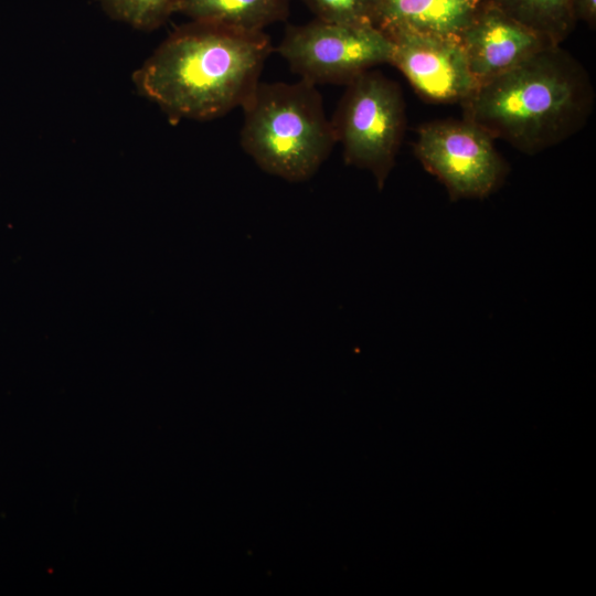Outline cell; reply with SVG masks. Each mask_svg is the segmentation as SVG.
<instances>
[{"mask_svg": "<svg viewBox=\"0 0 596 596\" xmlns=\"http://www.w3.org/2000/svg\"><path fill=\"white\" fill-rule=\"evenodd\" d=\"M573 15L577 21H584L589 26L596 23V0H571Z\"/></svg>", "mask_w": 596, "mask_h": 596, "instance_id": "5bb4252c", "label": "cell"}, {"mask_svg": "<svg viewBox=\"0 0 596 596\" xmlns=\"http://www.w3.org/2000/svg\"><path fill=\"white\" fill-rule=\"evenodd\" d=\"M115 20L136 29L150 31L175 12L179 0H97Z\"/></svg>", "mask_w": 596, "mask_h": 596, "instance_id": "7c38bea8", "label": "cell"}, {"mask_svg": "<svg viewBox=\"0 0 596 596\" xmlns=\"http://www.w3.org/2000/svg\"><path fill=\"white\" fill-rule=\"evenodd\" d=\"M392 40L390 64L423 98L432 103H462L477 89L465 51L456 35L384 31Z\"/></svg>", "mask_w": 596, "mask_h": 596, "instance_id": "52a82bcc", "label": "cell"}, {"mask_svg": "<svg viewBox=\"0 0 596 596\" xmlns=\"http://www.w3.org/2000/svg\"><path fill=\"white\" fill-rule=\"evenodd\" d=\"M552 44L561 43L576 24L571 0H485Z\"/></svg>", "mask_w": 596, "mask_h": 596, "instance_id": "8fae6325", "label": "cell"}, {"mask_svg": "<svg viewBox=\"0 0 596 596\" xmlns=\"http://www.w3.org/2000/svg\"><path fill=\"white\" fill-rule=\"evenodd\" d=\"M279 55L310 84L348 85L380 64H390L393 43L375 25H349L315 19L286 29Z\"/></svg>", "mask_w": 596, "mask_h": 596, "instance_id": "5b68a950", "label": "cell"}, {"mask_svg": "<svg viewBox=\"0 0 596 596\" xmlns=\"http://www.w3.org/2000/svg\"><path fill=\"white\" fill-rule=\"evenodd\" d=\"M458 38L479 84L555 45L485 0Z\"/></svg>", "mask_w": 596, "mask_h": 596, "instance_id": "ba28073f", "label": "cell"}, {"mask_svg": "<svg viewBox=\"0 0 596 596\" xmlns=\"http://www.w3.org/2000/svg\"><path fill=\"white\" fill-rule=\"evenodd\" d=\"M241 145L256 164L290 182L310 179L337 143L316 85L259 82L242 106Z\"/></svg>", "mask_w": 596, "mask_h": 596, "instance_id": "3957f363", "label": "cell"}, {"mask_svg": "<svg viewBox=\"0 0 596 596\" xmlns=\"http://www.w3.org/2000/svg\"><path fill=\"white\" fill-rule=\"evenodd\" d=\"M414 153L453 201L487 198L503 183L509 170L493 138L466 118L422 125Z\"/></svg>", "mask_w": 596, "mask_h": 596, "instance_id": "8992f818", "label": "cell"}, {"mask_svg": "<svg viewBox=\"0 0 596 596\" xmlns=\"http://www.w3.org/2000/svg\"><path fill=\"white\" fill-rule=\"evenodd\" d=\"M483 0H380L376 26L383 31L456 35L471 22Z\"/></svg>", "mask_w": 596, "mask_h": 596, "instance_id": "9c48e42d", "label": "cell"}, {"mask_svg": "<svg viewBox=\"0 0 596 596\" xmlns=\"http://www.w3.org/2000/svg\"><path fill=\"white\" fill-rule=\"evenodd\" d=\"M594 104L588 72L561 45L547 46L479 84L461 103L464 118L528 155L578 132Z\"/></svg>", "mask_w": 596, "mask_h": 596, "instance_id": "7a4b0ae2", "label": "cell"}, {"mask_svg": "<svg viewBox=\"0 0 596 596\" xmlns=\"http://www.w3.org/2000/svg\"><path fill=\"white\" fill-rule=\"evenodd\" d=\"M291 0H179L175 12L192 21L249 32L264 31L289 14Z\"/></svg>", "mask_w": 596, "mask_h": 596, "instance_id": "30bf717a", "label": "cell"}, {"mask_svg": "<svg viewBox=\"0 0 596 596\" xmlns=\"http://www.w3.org/2000/svg\"><path fill=\"white\" fill-rule=\"evenodd\" d=\"M405 123L400 86L375 70L347 85L331 119L345 163L370 171L379 189L395 164Z\"/></svg>", "mask_w": 596, "mask_h": 596, "instance_id": "277c9868", "label": "cell"}, {"mask_svg": "<svg viewBox=\"0 0 596 596\" xmlns=\"http://www.w3.org/2000/svg\"><path fill=\"white\" fill-rule=\"evenodd\" d=\"M272 51L264 31L191 21L171 33L132 77L139 93L172 123L210 120L245 104Z\"/></svg>", "mask_w": 596, "mask_h": 596, "instance_id": "6da1fadb", "label": "cell"}, {"mask_svg": "<svg viewBox=\"0 0 596 596\" xmlns=\"http://www.w3.org/2000/svg\"><path fill=\"white\" fill-rule=\"evenodd\" d=\"M316 19L349 25H375L380 0H301Z\"/></svg>", "mask_w": 596, "mask_h": 596, "instance_id": "4fadbf2b", "label": "cell"}]
</instances>
